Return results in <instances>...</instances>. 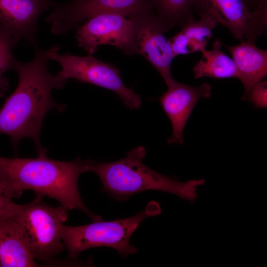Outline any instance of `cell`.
Returning <instances> with one entry per match:
<instances>
[{"label":"cell","mask_w":267,"mask_h":267,"mask_svg":"<svg viewBox=\"0 0 267 267\" xmlns=\"http://www.w3.org/2000/svg\"><path fill=\"white\" fill-rule=\"evenodd\" d=\"M161 213L159 203H148L143 211L131 217L78 226L62 223L60 233L69 259H75L84 250L98 247L114 248L123 257L137 253V249L130 244V238L139 224L148 217Z\"/></svg>","instance_id":"obj_4"},{"label":"cell","mask_w":267,"mask_h":267,"mask_svg":"<svg viewBox=\"0 0 267 267\" xmlns=\"http://www.w3.org/2000/svg\"><path fill=\"white\" fill-rule=\"evenodd\" d=\"M221 42L216 39L210 50L203 51L202 58L193 68L195 79L210 77L216 79L238 78L233 60L221 50Z\"/></svg>","instance_id":"obj_16"},{"label":"cell","mask_w":267,"mask_h":267,"mask_svg":"<svg viewBox=\"0 0 267 267\" xmlns=\"http://www.w3.org/2000/svg\"><path fill=\"white\" fill-rule=\"evenodd\" d=\"M34 45L35 55L31 61H15L14 71L18 74L19 82L0 110V134L10 137L15 150L22 138H29L38 152L43 148L40 135L46 114L53 108L62 112L65 108L54 100L52 91L62 89L67 80L58 74L51 75L48 69L51 54L59 51L60 46L42 49L36 43Z\"/></svg>","instance_id":"obj_1"},{"label":"cell","mask_w":267,"mask_h":267,"mask_svg":"<svg viewBox=\"0 0 267 267\" xmlns=\"http://www.w3.org/2000/svg\"><path fill=\"white\" fill-rule=\"evenodd\" d=\"M145 156V148L139 146L118 161L95 162L90 166L89 171L98 176L102 190L120 201L148 190L169 192L179 197L183 182L148 168L142 161Z\"/></svg>","instance_id":"obj_3"},{"label":"cell","mask_w":267,"mask_h":267,"mask_svg":"<svg viewBox=\"0 0 267 267\" xmlns=\"http://www.w3.org/2000/svg\"><path fill=\"white\" fill-rule=\"evenodd\" d=\"M211 92L208 83L193 87L177 82L160 96L159 102L172 126L169 144L183 143V131L195 105L200 98H210Z\"/></svg>","instance_id":"obj_12"},{"label":"cell","mask_w":267,"mask_h":267,"mask_svg":"<svg viewBox=\"0 0 267 267\" xmlns=\"http://www.w3.org/2000/svg\"><path fill=\"white\" fill-rule=\"evenodd\" d=\"M260 0H245L250 8L253 7L255 9L257 7V3Z\"/></svg>","instance_id":"obj_21"},{"label":"cell","mask_w":267,"mask_h":267,"mask_svg":"<svg viewBox=\"0 0 267 267\" xmlns=\"http://www.w3.org/2000/svg\"><path fill=\"white\" fill-rule=\"evenodd\" d=\"M58 3L52 0H0V25L7 28L18 43L36 44L38 20Z\"/></svg>","instance_id":"obj_11"},{"label":"cell","mask_w":267,"mask_h":267,"mask_svg":"<svg viewBox=\"0 0 267 267\" xmlns=\"http://www.w3.org/2000/svg\"><path fill=\"white\" fill-rule=\"evenodd\" d=\"M37 195L31 202L17 204L13 217L27 249L39 262L49 261L61 253L64 245L61 225L68 218V210L62 206L53 207Z\"/></svg>","instance_id":"obj_5"},{"label":"cell","mask_w":267,"mask_h":267,"mask_svg":"<svg viewBox=\"0 0 267 267\" xmlns=\"http://www.w3.org/2000/svg\"><path fill=\"white\" fill-rule=\"evenodd\" d=\"M21 195L8 176L0 168V222L14 215L17 204L13 199Z\"/></svg>","instance_id":"obj_19"},{"label":"cell","mask_w":267,"mask_h":267,"mask_svg":"<svg viewBox=\"0 0 267 267\" xmlns=\"http://www.w3.org/2000/svg\"><path fill=\"white\" fill-rule=\"evenodd\" d=\"M78 0H71V1H78Z\"/></svg>","instance_id":"obj_22"},{"label":"cell","mask_w":267,"mask_h":267,"mask_svg":"<svg viewBox=\"0 0 267 267\" xmlns=\"http://www.w3.org/2000/svg\"><path fill=\"white\" fill-rule=\"evenodd\" d=\"M199 16L198 20L194 17L188 19L180 32L168 39L175 57L206 50L207 44L212 37V31L219 23L209 16Z\"/></svg>","instance_id":"obj_14"},{"label":"cell","mask_w":267,"mask_h":267,"mask_svg":"<svg viewBox=\"0 0 267 267\" xmlns=\"http://www.w3.org/2000/svg\"><path fill=\"white\" fill-rule=\"evenodd\" d=\"M222 45L230 52L235 64L239 79L244 88L241 98L246 100L252 88L265 79L267 74V51L255 44L240 41L235 45Z\"/></svg>","instance_id":"obj_13"},{"label":"cell","mask_w":267,"mask_h":267,"mask_svg":"<svg viewBox=\"0 0 267 267\" xmlns=\"http://www.w3.org/2000/svg\"><path fill=\"white\" fill-rule=\"evenodd\" d=\"M195 10L214 19L240 41L255 44L267 32V0H260L253 10L245 0H197Z\"/></svg>","instance_id":"obj_8"},{"label":"cell","mask_w":267,"mask_h":267,"mask_svg":"<svg viewBox=\"0 0 267 267\" xmlns=\"http://www.w3.org/2000/svg\"><path fill=\"white\" fill-rule=\"evenodd\" d=\"M39 266L27 249L13 217L0 222V267Z\"/></svg>","instance_id":"obj_15"},{"label":"cell","mask_w":267,"mask_h":267,"mask_svg":"<svg viewBox=\"0 0 267 267\" xmlns=\"http://www.w3.org/2000/svg\"><path fill=\"white\" fill-rule=\"evenodd\" d=\"M148 7L146 0H79L58 3L45 20L54 34L61 35L96 15L120 13L128 16Z\"/></svg>","instance_id":"obj_9"},{"label":"cell","mask_w":267,"mask_h":267,"mask_svg":"<svg viewBox=\"0 0 267 267\" xmlns=\"http://www.w3.org/2000/svg\"><path fill=\"white\" fill-rule=\"evenodd\" d=\"M132 24V37L128 55L139 54L160 74L168 87L177 81L172 77L171 64L175 56L168 39L167 30L150 7L128 16Z\"/></svg>","instance_id":"obj_6"},{"label":"cell","mask_w":267,"mask_h":267,"mask_svg":"<svg viewBox=\"0 0 267 267\" xmlns=\"http://www.w3.org/2000/svg\"><path fill=\"white\" fill-rule=\"evenodd\" d=\"M17 43L11 33L0 25V97L9 88L8 80L4 74L8 71H14L16 59L12 51Z\"/></svg>","instance_id":"obj_18"},{"label":"cell","mask_w":267,"mask_h":267,"mask_svg":"<svg viewBox=\"0 0 267 267\" xmlns=\"http://www.w3.org/2000/svg\"><path fill=\"white\" fill-rule=\"evenodd\" d=\"M34 158H9L0 157V168L9 178L16 190L34 191L37 195L57 200L69 210H79L93 221H102L101 217L91 213L84 204L79 192L78 178L89 172L95 162L76 158L72 161L49 159L43 148Z\"/></svg>","instance_id":"obj_2"},{"label":"cell","mask_w":267,"mask_h":267,"mask_svg":"<svg viewBox=\"0 0 267 267\" xmlns=\"http://www.w3.org/2000/svg\"><path fill=\"white\" fill-rule=\"evenodd\" d=\"M267 82L265 79L256 84L250 90L247 99L258 108L267 105Z\"/></svg>","instance_id":"obj_20"},{"label":"cell","mask_w":267,"mask_h":267,"mask_svg":"<svg viewBox=\"0 0 267 267\" xmlns=\"http://www.w3.org/2000/svg\"><path fill=\"white\" fill-rule=\"evenodd\" d=\"M132 24L123 13H105L95 15L78 27L76 38L79 45L89 54L103 44L120 48L128 54L132 37Z\"/></svg>","instance_id":"obj_10"},{"label":"cell","mask_w":267,"mask_h":267,"mask_svg":"<svg viewBox=\"0 0 267 267\" xmlns=\"http://www.w3.org/2000/svg\"><path fill=\"white\" fill-rule=\"evenodd\" d=\"M197 0H146L167 31L175 27H182L194 17Z\"/></svg>","instance_id":"obj_17"},{"label":"cell","mask_w":267,"mask_h":267,"mask_svg":"<svg viewBox=\"0 0 267 267\" xmlns=\"http://www.w3.org/2000/svg\"><path fill=\"white\" fill-rule=\"evenodd\" d=\"M53 52L50 60L57 62L61 70L58 74L63 79L72 78L91 84L116 93L126 107L131 110L139 109L141 96L128 88L123 83L120 71L114 66L95 58L92 55L80 56Z\"/></svg>","instance_id":"obj_7"}]
</instances>
